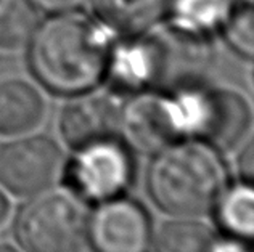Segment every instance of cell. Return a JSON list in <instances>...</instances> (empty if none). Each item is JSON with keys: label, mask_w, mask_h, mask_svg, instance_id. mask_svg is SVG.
I'll return each instance as SVG.
<instances>
[{"label": "cell", "mask_w": 254, "mask_h": 252, "mask_svg": "<svg viewBox=\"0 0 254 252\" xmlns=\"http://www.w3.org/2000/svg\"><path fill=\"white\" fill-rule=\"evenodd\" d=\"M110 41L106 28L77 11L50 15L28 42V64L55 95L74 97L103 82Z\"/></svg>", "instance_id": "6da1fadb"}, {"label": "cell", "mask_w": 254, "mask_h": 252, "mask_svg": "<svg viewBox=\"0 0 254 252\" xmlns=\"http://www.w3.org/2000/svg\"><path fill=\"white\" fill-rule=\"evenodd\" d=\"M229 185L222 152L184 138L153 152L146 191L155 207L171 217H201L212 210Z\"/></svg>", "instance_id": "7a4b0ae2"}, {"label": "cell", "mask_w": 254, "mask_h": 252, "mask_svg": "<svg viewBox=\"0 0 254 252\" xmlns=\"http://www.w3.org/2000/svg\"><path fill=\"white\" fill-rule=\"evenodd\" d=\"M168 90L182 138L204 142L222 154L243 143L253 119L245 97L233 90L208 87L199 81L182 82Z\"/></svg>", "instance_id": "3957f363"}, {"label": "cell", "mask_w": 254, "mask_h": 252, "mask_svg": "<svg viewBox=\"0 0 254 252\" xmlns=\"http://www.w3.org/2000/svg\"><path fill=\"white\" fill-rule=\"evenodd\" d=\"M13 238L21 252H82L87 214L68 191L28 198L13 218Z\"/></svg>", "instance_id": "277c9868"}, {"label": "cell", "mask_w": 254, "mask_h": 252, "mask_svg": "<svg viewBox=\"0 0 254 252\" xmlns=\"http://www.w3.org/2000/svg\"><path fill=\"white\" fill-rule=\"evenodd\" d=\"M60 180L81 202L95 205L124 196L133 180L132 150L121 137L85 145L64 161Z\"/></svg>", "instance_id": "5b68a950"}, {"label": "cell", "mask_w": 254, "mask_h": 252, "mask_svg": "<svg viewBox=\"0 0 254 252\" xmlns=\"http://www.w3.org/2000/svg\"><path fill=\"white\" fill-rule=\"evenodd\" d=\"M63 165V151L52 138H16L0 147V188L24 200L42 195L62 178Z\"/></svg>", "instance_id": "8992f818"}, {"label": "cell", "mask_w": 254, "mask_h": 252, "mask_svg": "<svg viewBox=\"0 0 254 252\" xmlns=\"http://www.w3.org/2000/svg\"><path fill=\"white\" fill-rule=\"evenodd\" d=\"M169 56L166 39L146 34L121 37L110 45L103 81L118 95L164 89L168 82Z\"/></svg>", "instance_id": "52a82bcc"}, {"label": "cell", "mask_w": 254, "mask_h": 252, "mask_svg": "<svg viewBox=\"0 0 254 252\" xmlns=\"http://www.w3.org/2000/svg\"><path fill=\"white\" fill-rule=\"evenodd\" d=\"M153 231L146 209L126 195L95 204L87 215V244L93 252H150Z\"/></svg>", "instance_id": "ba28073f"}, {"label": "cell", "mask_w": 254, "mask_h": 252, "mask_svg": "<svg viewBox=\"0 0 254 252\" xmlns=\"http://www.w3.org/2000/svg\"><path fill=\"white\" fill-rule=\"evenodd\" d=\"M119 137L142 154H153L169 143L184 140L169 90L151 89L129 95L121 108Z\"/></svg>", "instance_id": "9c48e42d"}, {"label": "cell", "mask_w": 254, "mask_h": 252, "mask_svg": "<svg viewBox=\"0 0 254 252\" xmlns=\"http://www.w3.org/2000/svg\"><path fill=\"white\" fill-rule=\"evenodd\" d=\"M123 103L118 94H92V90L74 95V100L60 112L58 129L63 142L77 150L105 138L119 137Z\"/></svg>", "instance_id": "30bf717a"}, {"label": "cell", "mask_w": 254, "mask_h": 252, "mask_svg": "<svg viewBox=\"0 0 254 252\" xmlns=\"http://www.w3.org/2000/svg\"><path fill=\"white\" fill-rule=\"evenodd\" d=\"M235 0H166L168 31L193 41H211L220 31Z\"/></svg>", "instance_id": "8fae6325"}, {"label": "cell", "mask_w": 254, "mask_h": 252, "mask_svg": "<svg viewBox=\"0 0 254 252\" xmlns=\"http://www.w3.org/2000/svg\"><path fill=\"white\" fill-rule=\"evenodd\" d=\"M45 101L29 82L10 79L0 82V135L19 137L39 127Z\"/></svg>", "instance_id": "7c38bea8"}, {"label": "cell", "mask_w": 254, "mask_h": 252, "mask_svg": "<svg viewBox=\"0 0 254 252\" xmlns=\"http://www.w3.org/2000/svg\"><path fill=\"white\" fill-rule=\"evenodd\" d=\"M106 29L121 37L150 32L164 18L166 0H92Z\"/></svg>", "instance_id": "4fadbf2b"}, {"label": "cell", "mask_w": 254, "mask_h": 252, "mask_svg": "<svg viewBox=\"0 0 254 252\" xmlns=\"http://www.w3.org/2000/svg\"><path fill=\"white\" fill-rule=\"evenodd\" d=\"M219 235L199 217H171L153 231L155 252H214Z\"/></svg>", "instance_id": "5bb4252c"}, {"label": "cell", "mask_w": 254, "mask_h": 252, "mask_svg": "<svg viewBox=\"0 0 254 252\" xmlns=\"http://www.w3.org/2000/svg\"><path fill=\"white\" fill-rule=\"evenodd\" d=\"M216 223L225 238L253 241L254 235V195L251 183L227 185L212 207Z\"/></svg>", "instance_id": "9a60e30c"}, {"label": "cell", "mask_w": 254, "mask_h": 252, "mask_svg": "<svg viewBox=\"0 0 254 252\" xmlns=\"http://www.w3.org/2000/svg\"><path fill=\"white\" fill-rule=\"evenodd\" d=\"M39 24V10L31 0H0V49L28 45Z\"/></svg>", "instance_id": "2e32d148"}, {"label": "cell", "mask_w": 254, "mask_h": 252, "mask_svg": "<svg viewBox=\"0 0 254 252\" xmlns=\"http://www.w3.org/2000/svg\"><path fill=\"white\" fill-rule=\"evenodd\" d=\"M225 42L240 56L253 58L254 53V13L253 3L235 2L220 28Z\"/></svg>", "instance_id": "e0dca14e"}, {"label": "cell", "mask_w": 254, "mask_h": 252, "mask_svg": "<svg viewBox=\"0 0 254 252\" xmlns=\"http://www.w3.org/2000/svg\"><path fill=\"white\" fill-rule=\"evenodd\" d=\"M37 10L57 15V13H68L77 11L87 0H31Z\"/></svg>", "instance_id": "ac0fdd59"}, {"label": "cell", "mask_w": 254, "mask_h": 252, "mask_svg": "<svg viewBox=\"0 0 254 252\" xmlns=\"http://www.w3.org/2000/svg\"><path fill=\"white\" fill-rule=\"evenodd\" d=\"M237 172L240 177V182L253 183L254 178V147L253 142H248L242 150L237 161Z\"/></svg>", "instance_id": "d6986e66"}, {"label": "cell", "mask_w": 254, "mask_h": 252, "mask_svg": "<svg viewBox=\"0 0 254 252\" xmlns=\"http://www.w3.org/2000/svg\"><path fill=\"white\" fill-rule=\"evenodd\" d=\"M214 252H251V243L233 240V238H220L214 248Z\"/></svg>", "instance_id": "ffe728a7"}, {"label": "cell", "mask_w": 254, "mask_h": 252, "mask_svg": "<svg viewBox=\"0 0 254 252\" xmlns=\"http://www.w3.org/2000/svg\"><path fill=\"white\" fill-rule=\"evenodd\" d=\"M10 214H11V202L5 191L0 188V228H2L5 222L8 220Z\"/></svg>", "instance_id": "44dd1931"}, {"label": "cell", "mask_w": 254, "mask_h": 252, "mask_svg": "<svg viewBox=\"0 0 254 252\" xmlns=\"http://www.w3.org/2000/svg\"><path fill=\"white\" fill-rule=\"evenodd\" d=\"M0 252H21V251L16 249L15 246H10V244L0 243Z\"/></svg>", "instance_id": "7402d4cb"}, {"label": "cell", "mask_w": 254, "mask_h": 252, "mask_svg": "<svg viewBox=\"0 0 254 252\" xmlns=\"http://www.w3.org/2000/svg\"><path fill=\"white\" fill-rule=\"evenodd\" d=\"M235 2H246V3H253V0H235Z\"/></svg>", "instance_id": "603a6c76"}]
</instances>
